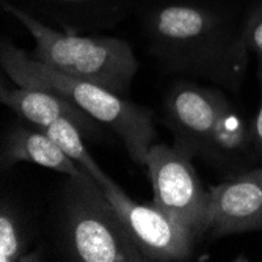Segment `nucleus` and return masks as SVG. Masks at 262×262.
<instances>
[{
  "label": "nucleus",
  "mask_w": 262,
  "mask_h": 262,
  "mask_svg": "<svg viewBox=\"0 0 262 262\" xmlns=\"http://www.w3.org/2000/svg\"><path fill=\"white\" fill-rule=\"evenodd\" d=\"M148 54L165 73L200 79L232 93L248 69L244 26L210 0H152L141 14Z\"/></svg>",
  "instance_id": "f257e3e1"
},
{
  "label": "nucleus",
  "mask_w": 262,
  "mask_h": 262,
  "mask_svg": "<svg viewBox=\"0 0 262 262\" xmlns=\"http://www.w3.org/2000/svg\"><path fill=\"white\" fill-rule=\"evenodd\" d=\"M162 123L173 146L215 173L232 176L259 163L253 121L215 86L178 80L165 94Z\"/></svg>",
  "instance_id": "f03ea898"
},
{
  "label": "nucleus",
  "mask_w": 262,
  "mask_h": 262,
  "mask_svg": "<svg viewBox=\"0 0 262 262\" xmlns=\"http://www.w3.org/2000/svg\"><path fill=\"white\" fill-rule=\"evenodd\" d=\"M0 66L16 85L54 91L80 107L118 135L137 165H146V156L156 138L152 110L134 104L107 88L46 66L7 38L0 44Z\"/></svg>",
  "instance_id": "7ed1b4c3"
},
{
  "label": "nucleus",
  "mask_w": 262,
  "mask_h": 262,
  "mask_svg": "<svg viewBox=\"0 0 262 262\" xmlns=\"http://www.w3.org/2000/svg\"><path fill=\"white\" fill-rule=\"evenodd\" d=\"M57 245L74 262H143L120 212L90 173L66 176L58 195Z\"/></svg>",
  "instance_id": "20e7f679"
},
{
  "label": "nucleus",
  "mask_w": 262,
  "mask_h": 262,
  "mask_svg": "<svg viewBox=\"0 0 262 262\" xmlns=\"http://www.w3.org/2000/svg\"><path fill=\"white\" fill-rule=\"evenodd\" d=\"M5 13L24 26L35 41L32 57L46 66L79 80L127 96L138 71V60L127 41L98 33H71L2 0Z\"/></svg>",
  "instance_id": "39448f33"
},
{
  "label": "nucleus",
  "mask_w": 262,
  "mask_h": 262,
  "mask_svg": "<svg viewBox=\"0 0 262 262\" xmlns=\"http://www.w3.org/2000/svg\"><path fill=\"white\" fill-rule=\"evenodd\" d=\"M152 203L179 223L196 242L204 239L210 193L188 157L165 143L152 145L146 156Z\"/></svg>",
  "instance_id": "423d86ee"
},
{
  "label": "nucleus",
  "mask_w": 262,
  "mask_h": 262,
  "mask_svg": "<svg viewBox=\"0 0 262 262\" xmlns=\"http://www.w3.org/2000/svg\"><path fill=\"white\" fill-rule=\"evenodd\" d=\"M104 192L120 212L145 260H187L192 256L196 241L154 203H135L118 184Z\"/></svg>",
  "instance_id": "0eeeda50"
},
{
  "label": "nucleus",
  "mask_w": 262,
  "mask_h": 262,
  "mask_svg": "<svg viewBox=\"0 0 262 262\" xmlns=\"http://www.w3.org/2000/svg\"><path fill=\"white\" fill-rule=\"evenodd\" d=\"M209 193L206 239L262 231V166L226 176Z\"/></svg>",
  "instance_id": "6e6552de"
},
{
  "label": "nucleus",
  "mask_w": 262,
  "mask_h": 262,
  "mask_svg": "<svg viewBox=\"0 0 262 262\" xmlns=\"http://www.w3.org/2000/svg\"><path fill=\"white\" fill-rule=\"evenodd\" d=\"M47 26L71 33H96L116 27L140 0H10Z\"/></svg>",
  "instance_id": "1a4fd4ad"
},
{
  "label": "nucleus",
  "mask_w": 262,
  "mask_h": 262,
  "mask_svg": "<svg viewBox=\"0 0 262 262\" xmlns=\"http://www.w3.org/2000/svg\"><path fill=\"white\" fill-rule=\"evenodd\" d=\"M0 102L17 113L22 120L41 129L51 126L60 118H66V120L73 121L86 138L96 140L102 135L101 123H98L76 104L49 90L19 85L17 88H8L5 83H2Z\"/></svg>",
  "instance_id": "9d476101"
},
{
  "label": "nucleus",
  "mask_w": 262,
  "mask_h": 262,
  "mask_svg": "<svg viewBox=\"0 0 262 262\" xmlns=\"http://www.w3.org/2000/svg\"><path fill=\"white\" fill-rule=\"evenodd\" d=\"M29 162L64 176H82L85 171L51 138L44 129L13 124L4 134L0 149V170L8 171L16 163Z\"/></svg>",
  "instance_id": "9b49d317"
},
{
  "label": "nucleus",
  "mask_w": 262,
  "mask_h": 262,
  "mask_svg": "<svg viewBox=\"0 0 262 262\" xmlns=\"http://www.w3.org/2000/svg\"><path fill=\"white\" fill-rule=\"evenodd\" d=\"M33 229L24 212L8 196L0 204V262L39 260L41 254L32 251Z\"/></svg>",
  "instance_id": "f8f14e48"
},
{
  "label": "nucleus",
  "mask_w": 262,
  "mask_h": 262,
  "mask_svg": "<svg viewBox=\"0 0 262 262\" xmlns=\"http://www.w3.org/2000/svg\"><path fill=\"white\" fill-rule=\"evenodd\" d=\"M44 130L51 135V138L63 149V152L69 159H73L79 166H82L85 171H88L102 188L116 184L98 165V162L91 157L90 151L86 149L83 143L82 130L73 121L66 120V118H60V120L54 121L51 126L44 127Z\"/></svg>",
  "instance_id": "ddd939ff"
},
{
  "label": "nucleus",
  "mask_w": 262,
  "mask_h": 262,
  "mask_svg": "<svg viewBox=\"0 0 262 262\" xmlns=\"http://www.w3.org/2000/svg\"><path fill=\"white\" fill-rule=\"evenodd\" d=\"M244 39L248 51L262 58V0L244 22Z\"/></svg>",
  "instance_id": "4468645a"
},
{
  "label": "nucleus",
  "mask_w": 262,
  "mask_h": 262,
  "mask_svg": "<svg viewBox=\"0 0 262 262\" xmlns=\"http://www.w3.org/2000/svg\"><path fill=\"white\" fill-rule=\"evenodd\" d=\"M257 76H259L260 93H262V58H259ZM253 132H254V141H256V149H257V156H259V163L262 166V104L257 110L256 118L253 120Z\"/></svg>",
  "instance_id": "2eb2a0df"
}]
</instances>
